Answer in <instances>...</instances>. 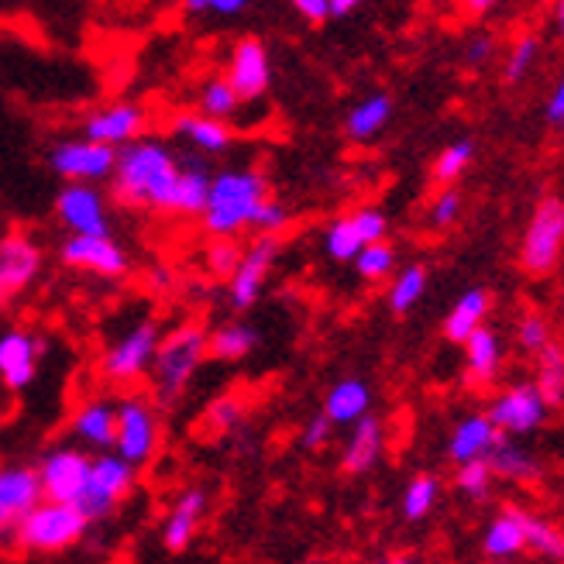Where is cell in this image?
Masks as SVG:
<instances>
[{
	"mask_svg": "<svg viewBox=\"0 0 564 564\" xmlns=\"http://www.w3.org/2000/svg\"><path fill=\"white\" fill-rule=\"evenodd\" d=\"M176 180H180V155L162 138H138L131 145L118 149L110 189H115L118 204L131 210L169 214Z\"/></svg>",
	"mask_w": 564,
	"mask_h": 564,
	"instance_id": "1",
	"label": "cell"
},
{
	"mask_svg": "<svg viewBox=\"0 0 564 564\" xmlns=\"http://www.w3.org/2000/svg\"><path fill=\"white\" fill-rule=\"evenodd\" d=\"M269 180L256 165H228L210 176V193L200 210L204 231L214 241H238L241 231L251 228L259 207L269 200Z\"/></svg>",
	"mask_w": 564,
	"mask_h": 564,
	"instance_id": "2",
	"label": "cell"
},
{
	"mask_svg": "<svg viewBox=\"0 0 564 564\" xmlns=\"http://www.w3.org/2000/svg\"><path fill=\"white\" fill-rule=\"evenodd\" d=\"M207 337L210 330L200 321H180L176 327L162 330V341L152 361V392L159 403H176L189 382L200 372V365L207 358Z\"/></svg>",
	"mask_w": 564,
	"mask_h": 564,
	"instance_id": "3",
	"label": "cell"
},
{
	"mask_svg": "<svg viewBox=\"0 0 564 564\" xmlns=\"http://www.w3.org/2000/svg\"><path fill=\"white\" fill-rule=\"evenodd\" d=\"M162 341V324L155 317H141L124 327L100 355V376L110 386H134L152 372V361Z\"/></svg>",
	"mask_w": 564,
	"mask_h": 564,
	"instance_id": "4",
	"label": "cell"
},
{
	"mask_svg": "<svg viewBox=\"0 0 564 564\" xmlns=\"http://www.w3.org/2000/svg\"><path fill=\"white\" fill-rule=\"evenodd\" d=\"M90 523L83 520V513L76 506H63V502H39L32 513H28L18 527H14V544L21 551H35V554H59L69 551L73 544H79L87 538Z\"/></svg>",
	"mask_w": 564,
	"mask_h": 564,
	"instance_id": "5",
	"label": "cell"
},
{
	"mask_svg": "<svg viewBox=\"0 0 564 564\" xmlns=\"http://www.w3.org/2000/svg\"><path fill=\"white\" fill-rule=\"evenodd\" d=\"M118 403V434H115V455L131 468L149 465L159 455L162 444V420L149 397L141 392H124Z\"/></svg>",
	"mask_w": 564,
	"mask_h": 564,
	"instance_id": "6",
	"label": "cell"
},
{
	"mask_svg": "<svg viewBox=\"0 0 564 564\" xmlns=\"http://www.w3.org/2000/svg\"><path fill=\"white\" fill-rule=\"evenodd\" d=\"M134 486H138V468L121 462L115 451L110 455H94L87 489H83L76 510L87 523H100L134 492Z\"/></svg>",
	"mask_w": 564,
	"mask_h": 564,
	"instance_id": "7",
	"label": "cell"
},
{
	"mask_svg": "<svg viewBox=\"0 0 564 564\" xmlns=\"http://www.w3.org/2000/svg\"><path fill=\"white\" fill-rule=\"evenodd\" d=\"M90 458L87 451L59 444V447H48L42 462L35 465L39 475V489L45 502H63V506H76L83 489H87V478H90Z\"/></svg>",
	"mask_w": 564,
	"mask_h": 564,
	"instance_id": "8",
	"label": "cell"
},
{
	"mask_svg": "<svg viewBox=\"0 0 564 564\" xmlns=\"http://www.w3.org/2000/svg\"><path fill=\"white\" fill-rule=\"evenodd\" d=\"M115 162L118 152L94 145L87 138H63L48 149V165L55 176H63L66 183H83V186H97L115 176Z\"/></svg>",
	"mask_w": 564,
	"mask_h": 564,
	"instance_id": "9",
	"label": "cell"
},
{
	"mask_svg": "<svg viewBox=\"0 0 564 564\" xmlns=\"http://www.w3.org/2000/svg\"><path fill=\"white\" fill-rule=\"evenodd\" d=\"M55 217L73 238H104L110 235V210L107 196L97 186L66 183L55 193Z\"/></svg>",
	"mask_w": 564,
	"mask_h": 564,
	"instance_id": "10",
	"label": "cell"
},
{
	"mask_svg": "<svg viewBox=\"0 0 564 564\" xmlns=\"http://www.w3.org/2000/svg\"><path fill=\"white\" fill-rule=\"evenodd\" d=\"M224 83L235 90V97L241 104L265 97L269 83H272V59H269V48L262 39L245 35L235 42V48L228 55V69H224Z\"/></svg>",
	"mask_w": 564,
	"mask_h": 564,
	"instance_id": "11",
	"label": "cell"
},
{
	"mask_svg": "<svg viewBox=\"0 0 564 564\" xmlns=\"http://www.w3.org/2000/svg\"><path fill=\"white\" fill-rule=\"evenodd\" d=\"M145 124H149V115L145 107H138L131 100H115L107 107H97L87 115V121H83V134L94 141V145H104V149H124L131 145V141L145 138Z\"/></svg>",
	"mask_w": 564,
	"mask_h": 564,
	"instance_id": "12",
	"label": "cell"
},
{
	"mask_svg": "<svg viewBox=\"0 0 564 564\" xmlns=\"http://www.w3.org/2000/svg\"><path fill=\"white\" fill-rule=\"evenodd\" d=\"M564 245V200L551 196L530 217V228L523 238V265L530 272H551Z\"/></svg>",
	"mask_w": 564,
	"mask_h": 564,
	"instance_id": "13",
	"label": "cell"
},
{
	"mask_svg": "<svg viewBox=\"0 0 564 564\" xmlns=\"http://www.w3.org/2000/svg\"><path fill=\"white\" fill-rule=\"evenodd\" d=\"M59 262L76 272H94L104 279H121L131 269V256L115 235L104 238H66L59 245Z\"/></svg>",
	"mask_w": 564,
	"mask_h": 564,
	"instance_id": "14",
	"label": "cell"
},
{
	"mask_svg": "<svg viewBox=\"0 0 564 564\" xmlns=\"http://www.w3.org/2000/svg\"><path fill=\"white\" fill-rule=\"evenodd\" d=\"M275 259H279V238H256L241 251V262L228 279V303L235 310H251L259 303Z\"/></svg>",
	"mask_w": 564,
	"mask_h": 564,
	"instance_id": "15",
	"label": "cell"
},
{
	"mask_svg": "<svg viewBox=\"0 0 564 564\" xmlns=\"http://www.w3.org/2000/svg\"><path fill=\"white\" fill-rule=\"evenodd\" d=\"M45 337L24 330V327H4L0 330V382L11 392H21L35 382L39 361L45 355Z\"/></svg>",
	"mask_w": 564,
	"mask_h": 564,
	"instance_id": "16",
	"label": "cell"
},
{
	"mask_svg": "<svg viewBox=\"0 0 564 564\" xmlns=\"http://www.w3.org/2000/svg\"><path fill=\"white\" fill-rule=\"evenodd\" d=\"M39 502L42 489L32 465H0V533H14Z\"/></svg>",
	"mask_w": 564,
	"mask_h": 564,
	"instance_id": "17",
	"label": "cell"
},
{
	"mask_svg": "<svg viewBox=\"0 0 564 564\" xmlns=\"http://www.w3.org/2000/svg\"><path fill=\"white\" fill-rule=\"evenodd\" d=\"M544 413H547V406L541 400L538 386L523 382V386L506 389L502 397H496L486 416L499 434H527L544 420Z\"/></svg>",
	"mask_w": 564,
	"mask_h": 564,
	"instance_id": "18",
	"label": "cell"
},
{
	"mask_svg": "<svg viewBox=\"0 0 564 564\" xmlns=\"http://www.w3.org/2000/svg\"><path fill=\"white\" fill-rule=\"evenodd\" d=\"M42 272V248L24 231L0 235V286L11 296L28 290Z\"/></svg>",
	"mask_w": 564,
	"mask_h": 564,
	"instance_id": "19",
	"label": "cell"
},
{
	"mask_svg": "<svg viewBox=\"0 0 564 564\" xmlns=\"http://www.w3.org/2000/svg\"><path fill=\"white\" fill-rule=\"evenodd\" d=\"M207 502H210V496L200 486H189L173 499V506H169V513L162 520L165 551H186L193 544L196 530H200V523L207 517Z\"/></svg>",
	"mask_w": 564,
	"mask_h": 564,
	"instance_id": "20",
	"label": "cell"
},
{
	"mask_svg": "<svg viewBox=\"0 0 564 564\" xmlns=\"http://www.w3.org/2000/svg\"><path fill=\"white\" fill-rule=\"evenodd\" d=\"M73 434L83 447L97 451V455H110L118 434V403L104 397L79 403L73 413Z\"/></svg>",
	"mask_w": 564,
	"mask_h": 564,
	"instance_id": "21",
	"label": "cell"
},
{
	"mask_svg": "<svg viewBox=\"0 0 564 564\" xmlns=\"http://www.w3.org/2000/svg\"><path fill=\"white\" fill-rule=\"evenodd\" d=\"M502 441V434L489 423L486 413H471L465 416L455 431H451V441H447V455L451 462L458 465H468V462H486L496 444Z\"/></svg>",
	"mask_w": 564,
	"mask_h": 564,
	"instance_id": "22",
	"label": "cell"
},
{
	"mask_svg": "<svg viewBox=\"0 0 564 564\" xmlns=\"http://www.w3.org/2000/svg\"><path fill=\"white\" fill-rule=\"evenodd\" d=\"M382 451H386V427H382V420L379 416H361L351 434H348V444L341 451V468L348 475H365V471H372L382 458Z\"/></svg>",
	"mask_w": 564,
	"mask_h": 564,
	"instance_id": "23",
	"label": "cell"
},
{
	"mask_svg": "<svg viewBox=\"0 0 564 564\" xmlns=\"http://www.w3.org/2000/svg\"><path fill=\"white\" fill-rule=\"evenodd\" d=\"M210 176H214V169L204 159L180 155V180L173 189V207H169V214L200 217V210L207 204V193H210Z\"/></svg>",
	"mask_w": 564,
	"mask_h": 564,
	"instance_id": "24",
	"label": "cell"
},
{
	"mask_svg": "<svg viewBox=\"0 0 564 564\" xmlns=\"http://www.w3.org/2000/svg\"><path fill=\"white\" fill-rule=\"evenodd\" d=\"M173 131L186 141L189 149L200 152V155H224L235 145L231 124L210 121L204 115H196V110H180V115L173 118Z\"/></svg>",
	"mask_w": 564,
	"mask_h": 564,
	"instance_id": "25",
	"label": "cell"
},
{
	"mask_svg": "<svg viewBox=\"0 0 564 564\" xmlns=\"http://www.w3.org/2000/svg\"><path fill=\"white\" fill-rule=\"evenodd\" d=\"M369 406H372V389L361 379H341L330 386L321 413L334 423V427H341V423H351L355 427L361 416H369Z\"/></svg>",
	"mask_w": 564,
	"mask_h": 564,
	"instance_id": "26",
	"label": "cell"
},
{
	"mask_svg": "<svg viewBox=\"0 0 564 564\" xmlns=\"http://www.w3.org/2000/svg\"><path fill=\"white\" fill-rule=\"evenodd\" d=\"M259 345V330L251 324H241V321H228L210 330L207 337V355L217 358V361H241L256 351Z\"/></svg>",
	"mask_w": 564,
	"mask_h": 564,
	"instance_id": "27",
	"label": "cell"
},
{
	"mask_svg": "<svg viewBox=\"0 0 564 564\" xmlns=\"http://www.w3.org/2000/svg\"><path fill=\"white\" fill-rule=\"evenodd\" d=\"M486 310H489V296H486L482 290H468L455 306H451V314H447V321H444L447 341L465 345L468 337H471L478 327H482Z\"/></svg>",
	"mask_w": 564,
	"mask_h": 564,
	"instance_id": "28",
	"label": "cell"
},
{
	"mask_svg": "<svg viewBox=\"0 0 564 564\" xmlns=\"http://www.w3.org/2000/svg\"><path fill=\"white\" fill-rule=\"evenodd\" d=\"M527 547V513H502L486 530V554L489 557H513Z\"/></svg>",
	"mask_w": 564,
	"mask_h": 564,
	"instance_id": "29",
	"label": "cell"
},
{
	"mask_svg": "<svg viewBox=\"0 0 564 564\" xmlns=\"http://www.w3.org/2000/svg\"><path fill=\"white\" fill-rule=\"evenodd\" d=\"M389 118H392V100L386 94H372V97H365L361 104L351 107L345 128L355 141H369L389 124Z\"/></svg>",
	"mask_w": 564,
	"mask_h": 564,
	"instance_id": "30",
	"label": "cell"
},
{
	"mask_svg": "<svg viewBox=\"0 0 564 564\" xmlns=\"http://www.w3.org/2000/svg\"><path fill=\"white\" fill-rule=\"evenodd\" d=\"M465 355H468V372H471L475 382H492L496 379L502 351H499V337L489 327H478L468 337V341H465Z\"/></svg>",
	"mask_w": 564,
	"mask_h": 564,
	"instance_id": "31",
	"label": "cell"
},
{
	"mask_svg": "<svg viewBox=\"0 0 564 564\" xmlns=\"http://www.w3.org/2000/svg\"><path fill=\"white\" fill-rule=\"evenodd\" d=\"M196 104H200V107H196V115L220 121V124H228L238 115V107H241V100L235 97V90L228 87V83H224V76L207 79L200 87V94H196Z\"/></svg>",
	"mask_w": 564,
	"mask_h": 564,
	"instance_id": "32",
	"label": "cell"
},
{
	"mask_svg": "<svg viewBox=\"0 0 564 564\" xmlns=\"http://www.w3.org/2000/svg\"><path fill=\"white\" fill-rule=\"evenodd\" d=\"M486 465H489L492 478L496 475L499 478H520V482H527V478H538V465H533V458L527 455V451L513 447L506 437L496 444V451L486 458Z\"/></svg>",
	"mask_w": 564,
	"mask_h": 564,
	"instance_id": "33",
	"label": "cell"
},
{
	"mask_svg": "<svg viewBox=\"0 0 564 564\" xmlns=\"http://www.w3.org/2000/svg\"><path fill=\"white\" fill-rule=\"evenodd\" d=\"M361 248L365 245H361V238L355 231L351 217H337V220L327 224V231H324V251H327L334 262H355Z\"/></svg>",
	"mask_w": 564,
	"mask_h": 564,
	"instance_id": "34",
	"label": "cell"
},
{
	"mask_svg": "<svg viewBox=\"0 0 564 564\" xmlns=\"http://www.w3.org/2000/svg\"><path fill=\"white\" fill-rule=\"evenodd\" d=\"M538 392L544 406H554L564 400V351L557 345L541 348V379H538Z\"/></svg>",
	"mask_w": 564,
	"mask_h": 564,
	"instance_id": "35",
	"label": "cell"
},
{
	"mask_svg": "<svg viewBox=\"0 0 564 564\" xmlns=\"http://www.w3.org/2000/svg\"><path fill=\"white\" fill-rule=\"evenodd\" d=\"M427 290V269L423 265H406L397 279H392L389 286V306L397 310V314H406V310L416 306V300Z\"/></svg>",
	"mask_w": 564,
	"mask_h": 564,
	"instance_id": "36",
	"label": "cell"
},
{
	"mask_svg": "<svg viewBox=\"0 0 564 564\" xmlns=\"http://www.w3.org/2000/svg\"><path fill=\"white\" fill-rule=\"evenodd\" d=\"M437 496H441L437 478L434 475H416L413 482L406 486V492H403V517L406 520H423L437 506Z\"/></svg>",
	"mask_w": 564,
	"mask_h": 564,
	"instance_id": "37",
	"label": "cell"
},
{
	"mask_svg": "<svg viewBox=\"0 0 564 564\" xmlns=\"http://www.w3.org/2000/svg\"><path fill=\"white\" fill-rule=\"evenodd\" d=\"M355 269L361 279H386L392 269H397V248L389 241H376V245H365L355 259Z\"/></svg>",
	"mask_w": 564,
	"mask_h": 564,
	"instance_id": "38",
	"label": "cell"
},
{
	"mask_svg": "<svg viewBox=\"0 0 564 564\" xmlns=\"http://www.w3.org/2000/svg\"><path fill=\"white\" fill-rule=\"evenodd\" d=\"M471 155H475V145L471 141H455V145H447L441 155H437V162H434V180L437 183H455L465 169H468V162H471Z\"/></svg>",
	"mask_w": 564,
	"mask_h": 564,
	"instance_id": "39",
	"label": "cell"
},
{
	"mask_svg": "<svg viewBox=\"0 0 564 564\" xmlns=\"http://www.w3.org/2000/svg\"><path fill=\"white\" fill-rule=\"evenodd\" d=\"M527 544L533 551H541L544 557H554V561H564V533L544 520H533L527 517Z\"/></svg>",
	"mask_w": 564,
	"mask_h": 564,
	"instance_id": "40",
	"label": "cell"
},
{
	"mask_svg": "<svg viewBox=\"0 0 564 564\" xmlns=\"http://www.w3.org/2000/svg\"><path fill=\"white\" fill-rule=\"evenodd\" d=\"M241 245L238 241H214L207 248V272L217 275V279H231L238 262H241Z\"/></svg>",
	"mask_w": 564,
	"mask_h": 564,
	"instance_id": "41",
	"label": "cell"
},
{
	"mask_svg": "<svg viewBox=\"0 0 564 564\" xmlns=\"http://www.w3.org/2000/svg\"><path fill=\"white\" fill-rule=\"evenodd\" d=\"M241 416H245V403H241V397H220V400H214L210 403V410H207V427L210 431H235L238 423H241Z\"/></svg>",
	"mask_w": 564,
	"mask_h": 564,
	"instance_id": "42",
	"label": "cell"
},
{
	"mask_svg": "<svg viewBox=\"0 0 564 564\" xmlns=\"http://www.w3.org/2000/svg\"><path fill=\"white\" fill-rule=\"evenodd\" d=\"M489 486H492V471L486 462H468V465H458V489L471 499H486L489 496Z\"/></svg>",
	"mask_w": 564,
	"mask_h": 564,
	"instance_id": "43",
	"label": "cell"
},
{
	"mask_svg": "<svg viewBox=\"0 0 564 564\" xmlns=\"http://www.w3.org/2000/svg\"><path fill=\"white\" fill-rule=\"evenodd\" d=\"M351 224H355V231H358L361 245L386 241L389 224H386V214H382V210H376V207H361V210L351 214Z\"/></svg>",
	"mask_w": 564,
	"mask_h": 564,
	"instance_id": "44",
	"label": "cell"
},
{
	"mask_svg": "<svg viewBox=\"0 0 564 564\" xmlns=\"http://www.w3.org/2000/svg\"><path fill=\"white\" fill-rule=\"evenodd\" d=\"M286 224H290V210L269 196V200L259 207L256 220H251V228L259 231V238H279V231L286 228Z\"/></svg>",
	"mask_w": 564,
	"mask_h": 564,
	"instance_id": "45",
	"label": "cell"
},
{
	"mask_svg": "<svg viewBox=\"0 0 564 564\" xmlns=\"http://www.w3.org/2000/svg\"><path fill=\"white\" fill-rule=\"evenodd\" d=\"M186 11L196 18H238L248 11V0H186Z\"/></svg>",
	"mask_w": 564,
	"mask_h": 564,
	"instance_id": "46",
	"label": "cell"
},
{
	"mask_svg": "<svg viewBox=\"0 0 564 564\" xmlns=\"http://www.w3.org/2000/svg\"><path fill=\"white\" fill-rule=\"evenodd\" d=\"M533 59H538V39H530V35H523L517 45H513V52H510V63H506V79H520L530 66H533Z\"/></svg>",
	"mask_w": 564,
	"mask_h": 564,
	"instance_id": "47",
	"label": "cell"
},
{
	"mask_svg": "<svg viewBox=\"0 0 564 564\" xmlns=\"http://www.w3.org/2000/svg\"><path fill=\"white\" fill-rule=\"evenodd\" d=\"M458 214H462V196H458V189H444L437 200H434V207H431L434 228H451V224L458 220Z\"/></svg>",
	"mask_w": 564,
	"mask_h": 564,
	"instance_id": "48",
	"label": "cell"
},
{
	"mask_svg": "<svg viewBox=\"0 0 564 564\" xmlns=\"http://www.w3.org/2000/svg\"><path fill=\"white\" fill-rule=\"evenodd\" d=\"M330 437H334V423H330L324 413H317V416L303 427L300 444H303L306 451H324V447L330 444Z\"/></svg>",
	"mask_w": 564,
	"mask_h": 564,
	"instance_id": "49",
	"label": "cell"
},
{
	"mask_svg": "<svg viewBox=\"0 0 564 564\" xmlns=\"http://www.w3.org/2000/svg\"><path fill=\"white\" fill-rule=\"evenodd\" d=\"M520 345L530 348V351L547 348L551 345L547 341V324L541 317H523V324H520Z\"/></svg>",
	"mask_w": 564,
	"mask_h": 564,
	"instance_id": "50",
	"label": "cell"
},
{
	"mask_svg": "<svg viewBox=\"0 0 564 564\" xmlns=\"http://www.w3.org/2000/svg\"><path fill=\"white\" fill-rule=\"evenodd\" d=\"M145 282H149L152 293H169V290H173V282H176V272L169 269V265H152Z\"/></svg>",
	"mask_w": 564,
	"mask_h": 564,
	"instance_id": "51",
	"label": "cell"
},
{
	"mask_svg": "<svg viewBox=\"0 0 564 564\" xmlns=\"http://www.w3.org/2000/svg\"><path fill=\"white\" fill-rule=\"evenodd\" d=\"M293 8H296V11H300V18H306L310 24L330 21V14H327V0H296Z\"/></svg>",
	"mask_w": 564,
	"mask_h": 564,
	"instance_id": "52",
	"label": "cell"
},
{
	"mask_svg": "<svg viewBox=\"0 0 564 564\" xmlns=\"http://www.w3.org/2000/svg\"><path fill=\"white\" fill-rule=\"evenodd\" d=\"M492 55V39H471L468 48H465V59L468 66H482L486 59Z\"/></svg>",
	"mask_w": 564,
	"mask_h": 564,
	"instance_id": "53",
	"label": "cell"
},
{
	"mask_svg": "<svg viewBox=\"0 0 564 564\" xmlns=\"http://www.w3.org/2000/svg\"><path fill=\"white\" fill-rule=\"evenodd\" d=\"M547 118L557 121V124H564V79L557 83V90H554V97L547 104Z\"/></svg>",
	"mask_w": 564,
	"mask_h": 564,
	"instance_id": "54",
	"label": "cell"
},
{
	"mask_svg": "<svg viewBox=\"0 0 564 564\" xmlns=\"http://www.w3.org/2000/svg\"><path fill=\"white\" fill-rule=\"evenodd\" d=\"M355 0H327V14L330 18H348V14H355Z\"/></svg>",
	"mask_w": 564,
	"mask_h": 564,
	"instance_id": "55",
	"label": "cell"
},
{
	"mask_svg": "<svg viewBox=\"0 0 564 564\" xmlns=\"http://www.w3.org/2000/svg\"><path fill=\"white\" fill-rule=\"evenodd\" d=\"M376 564H420L416 557H403V554H392V557H379Z\"/></svg>",
	"mask_w": 564,
	"mask_h": 564,
	"instance_id": "56",
	"label": "cell"
},
{
	"mask_svg": "<svg viewBox=\"0 0 564 564\" xmlns=\"http://www.w3.org/2000/svg\"><path fill=\"white\" fill-rule=\"evenodd\" d=\"M8 300H11V293H8L4 286H0V310H4V306H8Z\"/></svg>",
	"mask_w": 564,
	"mask_h": 564,
	"instance_id": "57",
	"label": "cell"
},
{
	"mask_svg": "<svg viewBox=\"0 0 564 564\" xmlns=\"http://www.w3.org/2000/svg\"><path fill=\"white\" fill-rule=\"evenodd\" d=\"M557 28H561V35H564V4L557 8Z\"/></svg>",
	"mask_w": 564,
	"mask_h": 564,
	"instance_id": "58",
	"label": "cell"
},
{
	"mask_svg": "<svg viewBox=\"0 0 564 564\" xmlns=\"http://www.w3.org/2000/svg\"><path fill=\"white\" fill-rule=\"evenodd\" d=\"M306 564H324V561H306Z\"/></svg>",
	"mask_w": 564,
	"mask_h": 564,
	"instance_id": "59",
	"label": "cell"
},
{
	"mask_svg": "<svg viewBox=\"0 0 564 564\" xmlns=\"http://www.w3.org/2000/svg\"><path fill=\"white\" fill-rule=\"evenodd\" d=\"M499 564H502V561H499Z\"/></svg>",
	"mask_w": 564,
	"mask_h": 564,
	"instance_id": "60",
	"label": "cell"
}]
</instances>
